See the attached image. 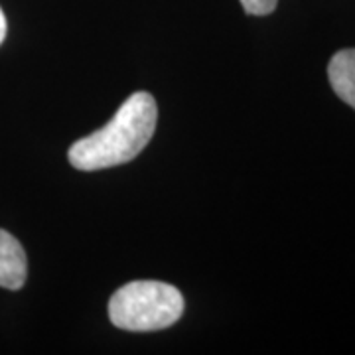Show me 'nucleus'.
<instances>
[{
	"mask_svg": "<svg viewBox=\"0 0 355 355\" xmlns=\"http://www.w3.org/2000/svg\"><path fill=\"white\" fill-rule=\"evenodd\" d=\"M156 119L158 107L154 97L146 91H139L121 105L105 127L77 140L67 158L73 168L83 172L130 162L153 139Z\"/></svg>",
	"mask_w": 355,
	"mask_h": 355,
	"instance_id": "1",
	"label": "nucleus"
},
{
	"mask_svg": "<svg viewBox=\"0 0 355 355\" xmlns=\"http://www.w3.org/2000/svg\"><path fill=\"white\" fill-rule=\"evenodd\" d=\"M184 312V296L160 280H135L121 286L109 300V318L127 331H156L176 324Z\"/></svg>",
	"mask_w": 355,
	"mask_h": 355,
	"instance_id": "2",
	"label": "nucleus"
},
{
	"mask_svg": "<svg viewBox=\"0 0 355 355\" xmlns=\"http://www.w3.org/2000/svg\"><path fill=\"white\" fill-rule=\"evenodd\" d=\"M28 277L24 247L8 231L0 229V288L20 291Z\"/></svg>",
	"mask_w": 355,
	"mask_h": 355,
	"instance_id": "3",
	"label": "nucleus"
},
{
	"mask_svg": "<svg viewBox=\"0 0 355 355\" xmlns=\"http://www.w3.org/2000/svg\"><path fill=\"white\" fill-rule=\"evenodd\" d=\"M328 77L336 95L355 109V48L338 51L331 58Z\"/></svg>",
	"mask_w": 355,
	"mask_h": 355,
	"instance_id": "4",
	"label": "nucleus"
},
{
	"mask_svg": "<svg viewBox=\"0 0 355 355\" xmlns=\"http://www.w3.org/2000/svg\"><path fill=\"white\" fill-rule=\"evenodd\" d=\"M241 4L247 14H253V16H266V14H270L277 8L279 0H241Z\"/></svg>",
	"mask_w": 355,
	"mask_h": 355,
	"instance_id": "5",
	"label": "nucleus"
},
{
	"mask_svg": "<svg viewBox=\"0 0 355 355\" xmlns=\"http://www.w3.org/2000/svg\"><path fill=\"white\" fill-rule=\"evenodd\" d=\"M6 16H4V12H2V8H0V44L4 42V38H6Z\"/></svg>",
	"mask_w": 355,
	"mask_h": 355,
	"instance_id": "6",
	"label": "nucleus"
}]
</instances>
